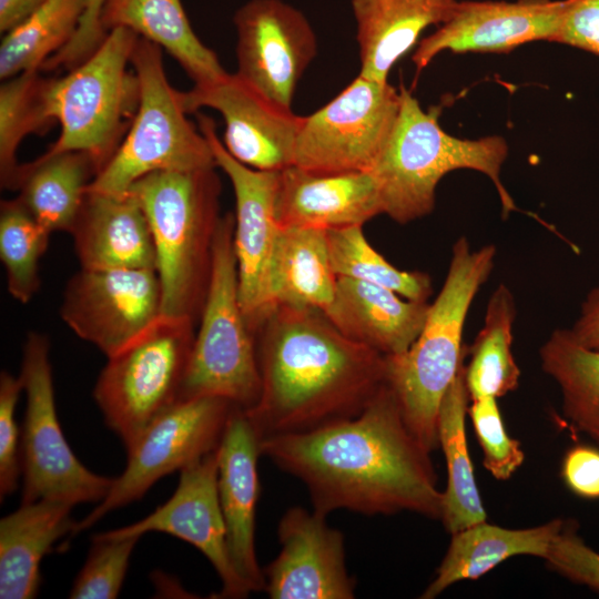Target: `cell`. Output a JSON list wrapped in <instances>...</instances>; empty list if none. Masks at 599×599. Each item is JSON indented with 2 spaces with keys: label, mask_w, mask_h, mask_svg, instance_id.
Returning <instances> with one entry per match:
<instances>
[{
  "label": "cell",
  "mask_w": 599,
  "mask_h": 599,
  "mask_svg": "<svg viewBox=\"0 0 599 599\" xmlns=\"http://www.w3.org/2000/svg\"><path fill=\"white\" fill-rule=\"evenodd\" d=\"M261 456L306 486L313 510L367 516L402 511L440 519L443 491L427 450L387 385L356 416L263 438Z\"/></svg>",
  "instance_id": "obj_1"
},
{
  "label": "cell",
  "mask_w": 599,
  "mask_h": 599,
  "mask_svg": "<svg viewBox=\"0 0 599 599\" xmlns=\"http://www.w3.org/2000/svg\"><path fill=\"white\" fill-rule=\"evenodd\" d=\"M275 311L258 354L261 395L244 409L260 441L352 418L386 385L385 355L347 338L323 312Z\"/></svg>",
  "instance_id": "obj_2"
},
{
  "label": "cell",
  "mask_w": 599,
  "mask_h": 599,
  "mask_svg": "<svg viewBox=\"0 0 599 599\" xmlns=\"http://www.w3.org/2000/svg\"><path fill=\"white\" fill-rule=\"evenodd\" d=\"M495 258V245L471 250L465 236L458 237L444 285L429 306L422 332L406 352L385 356L386 385L408 428L430 453L439 446L441 399L464 365L466 316Z\"/></svg>",
  "instance_id": "obj_3"
},
{
  "label": "cell",
  "mask_w": 599,
  "mask_h": 599,
  "mask_svg": "<svg viewBox=\"0 0 599 599\" xmlns=\"http://www.w3.org/2000/svg\"><path fill=\"white\" fill-rule=\"evenodd\" d=\"M399 90L402 102L396 124L368 171L376 182L383 214L400 224L430 214L439 181L460 169L488 176L496 187L504 215L515 211V202L500 180L508 155L505 138L450 135L438 122V108L424 110L405 87Z\"/></svg>",
  "instance_id": "obj_4"
},
{
  "label": "cell",
  "mask_w": 599,
  "mask_h": 599,
  "mask_svg": "<svg viewBox=\"0 0 599 599\" xmlns=\"http://www.w3.org/2000/svg\"><path fill=\"white\" fill-rule=\"evenodd\" d=\"M126 193L139 203L152 231L162 314L194 323L204 304L221 220L215 167L153 172Z\"/></svg>",
  "instance_id": "obj_5"
},
{
  "label": "cell",
  "mask_w": 599,
  "mask_h": 599,
  "mask_svg": "<svg viewBox=\"0 0 599 599\" xmlns=\"http://www.w3.org/2000/svg\"><path fill=\"white\" fill-rule=\"evenodd\" d=\"M138 39L129 29L114 28L87 60L63 77L50 78L49 111L61 131L48 152L87 153L98 173L109 163L140 103L131 63Z\"/></svg>",
  "instance_id": "obj_6"
},
{
  "label": "cell",
  "mask_w": 599,
  "mask_h": 599,
  "mask_svg": "<svg viewBox=\"0 0 599 599\" xmlns=\"http://www.w3.org/2000/svg\"><path fill=\"white\" fill-rule=\"evenodd\" d=\"M234 222L233 213L221 216L214 235L200 329L177 400L213 396L246 410L258 400L262 380L258 355L240 302Z\"/></svg>",
  "instance_id": "obj_7"
},
{
  "label": "cell",
  "mask_w": 599,
  "mask_h": 599,
  "mask_svg": "<svg viewBox=\"0 0 599 599\" xmlns=\"http://www.w3.org/2000/svg\"><path fill=\"white\" fill-rule=\"evenodd\" d=\"M131 63L140 83L138 111L115 154L88 190L121 195L153 172L216 167L206 138L187 119L182 92L169 82L162 49L139 37Z\"/></svg>",
  "instance_id": "obj_8"
},
{
  "label": "cell",
  "mask_w": 599,
  "mask_h": 599,
  "mask_svg": "<svg viewBox=\"0 0 599 599\" xmlns=\"http://www.w3.org/2000/svg\"><path fill=\"white\" fill-rule=\"evenodd\" d=\"M193 322L159 316L108 357L93 388L106 426L128 450L179 399L193 342Z\"/></svg>",
  "instance_id": "obj_9"
},
{
  "label": "cell",
  "mask_w": 599,
  "mask_h": 599,
  "mask_svg": "<svg viewBox=\"0 0 599 599\" xmlns=\"http://www.w3.org/2000/svg\"><path fill=\"white\" fill-rule=\"evenodd\" d=\"M19 377L27 396L21 432V502L40 499L100 502L113 478L89 470L71 450L59 423L45 335L31 332L23 344Z\"/></svg>",
  "instance_id": "obj_10"
},
{
  "label": "cell",
  "mask_w": 599,
  "mask_h": 599,
  "mask_svg": "<svg viewBox=\"0 0 599 599\" xmlns=\"http://www.w3.org/2000/svg\"><path fill=\"white\" fill-rule=\"evenodd\" d=\"M400 90L361 74L326 105L303 116L292 165L315 174L368 172L400 110Z\"/></svg>",
  "instance_id": "obj_11"
},
{
  "label": "cell",
  "mask_w": 599,
  "mask_h": 599,
  "mask_svg": "<svg viewBox=\"0 0 599 599\" xmlns=\"http://www.w3.org/2000/svg\"><path fill=\"white\" fill-rule=\"evenodd\" d=\"M234 406L224 398L200 396L177 400L160 414L126 450L123 473L113 478L99 505L75 524L73 535L142 498L162 477L215 451Z\"/></svg>",
  "instance_id": "obj_12"
},
{
  "label": "cell",
  "mask_w": 599,
  "mask_h": 599,
  "mask_svg": "<svg viewBox=\"0 0 599 599\" xmlns=\"http://www.w3.org/2000/svg\"><path fill=\"white\" fill-rule=\"evenodd\" d=\"M196 116L216 166L227 175L234 191L233 242L240 302L252 331L275 311L270 294V267L281 227L275 216L280 171L255 170L238 162L217 138L213 119L203 113Z\"/></svg>",
  "instance_id": "obj_13"
},
{
  "label": "cell",
  "mask_w": 599,
  "mask_h": 599,
  "mask_svg": "<svg viewBox=\"0 0 599 599\" xmlns=\"http://www.w3.org/2000/svg\"><path fill=\"white\" fill-rule=\"evenodd\" d=\"M60 315L77 336L110 357L162 315L158 271L81 267L67 284Z\"/></svg>",
  "instance_id": "obj_14"
},
{
  "label": "cell",
  "mask_w": 599,
  "mask_h": 599,
  "mask_svg": "<svg viewBox=\"0 0 599 599\" xmlns=\"http://www.w3.org/2000/svg\"><path fill=\"white\" fill-rule=\"evenodd\" d=\"M236 74L274 102L292 108L296 87L317 54L305 14L283 0H248L234 13Z\"/></svg>",
  "instance_id": "obj_15"
},
{
  "label": "cell",
  "mask_w": 599,
  "mask_h": 599,
  "mask_svg": "<svg viewBox=\"0 0 599 599\" xmlns=\"http://www.w3.org/2000/svg\"><path fill=\"white\" fill-rule=\"evenodd\" d=\"M189 113L209 108L221 113L223 145L238 162L261 171H281L292 165L303 116L283 106L241 79L236 73L182 91Z\"/></svg>",
  "instance_id": "obj_16"
},
{
  "label": "cell",
  "mask_w": 599,
  "mask_h": 599,
  "mask_svg": "<svg viewBox=\"0 0 599 599\" xmlns=\"http://www.w3.org/2000/svg\"><path fill=\"white\" fill-rule=\"evenodd\" d=\"M567 0H463L449 18L416 45L417 73L439 53H504L535 42H554Z\"/></svg>",
  "instance_id": "obj_17"
},
{
  "label": "cell",
  "mask_w": 599,
  "mask_h": 599,
  "mask_svg": "<svg viewBox=\"0 0 599 599\" xmlns=\"http://www.w3.org/2000/svg\"><path fill=\"white\" fill-rule=\"evenodd\" d=\"M151 531L175 536L196 547L222 581L217 598H245L252 592L230 558L217 491L216 450L181 469L174 494L149 516L106 532L142 536Z\"/></svg>",
  "instance_id": "obj_18"
},
{
  "label": "cell",
  "mask_w": 599,
  "mask_h": 599,
  "mask_svg": "<svg viewBox=\"0 0 599 599\" xmlns=\"http://www.w3.org/2000/svg\"><path fill=\"white\" fill-rule=\"evenodd\" d=\"M326 516L302 507L281 518V551L265 568V591L272 599H352L355 581L345 564L343 534Z\"/></svg>",
  "instance_id": "obj_19"
},
{
  "label": "cell",
  "mask_w": 599,
  "mask_h": 599,
  "mask_svg": "<svg viewBox=\"0 0 599 599\" xmlns=\"http://www.w3.org/2000/svg\"><path fill=\"white\" fill-rule=\"evenodd\" d=\"M260 438L245 410L234 406L216 449L217 491L233 567L251 591L265 589L255 551V515L260 493Z\"/></svg>",
  "instance_id": "obj_20"
},
{
  "label": "cell",
  "mask_w": 599,
  "mask_h": 599,
  "mask_svg": "<svg viewBox=\"0 0 599 599\" xmlns=\"http://www.w3.org/2000/svg\"><path fill=\"white\" fill-rule=\"evenodd\" d=\"M383 214L370 172L315 174L291 165L278 173L275 216L280 226L324 231L362 226Z\"/></svg>",
  "instance_id": "obj_21"
},
{
  "label": "cell",
  "mask_w": 599,
  "mask_h": 599,
  "mask_svg": "<svg viewBox=\"0 0 599 599\" xmlns=\"http://www.w3.org/2000/svg\"><path fill=\"white\" fill-rule=\"evenodd\" d=\"M82 268H154L156 252L149 221L129 194L87 190L69 232Z\"/></svg>",
  "instance_id": "obj_22"
},
{
  "label": "cell",
  "mask_w": 599,
  "mask_h": 599,
  "mask_svg": "<svg viewBox=\"0 0 599 599\" xmlns=\"http://www.w3.org/2000/svg\"><path fill=\"white\" fill-rule=\"evenodd\" d=\"M429 306L376 284L337 276L324 314L347 338L388 356L406 352L415 342Z\"/></svg>",
  "instance_id": "obj_23"
},
{
  "label": "cell",
  "mask_w": 599,
  "mask_h": 599,
  "mask_svg": "<svg viewBox=\"0 0 599 599\" xmlns=\"http://www.w3.org/2000/svg\"><path fill=\"white\" fill-rule=\"evenodd\" d=\"M458 0H351L359 51V74L388 82L393 67L420 41L432 26H440Z\"/></svg>",
  "instance_id": "obj_24"
},
{
  "label": "cell",
  "mask_w": 599,
  "mask_h": 599,
  "mask_svg": "<svg viewBox=\"0 0 599 599\" xmlns=\"http://www.w3.org/2000/svg\"><path fill=\"white\" fill-rule=\"evenodd\" d=\"M73 505L51 499L22 504L0 520V598H34L40 564L63 536L73 535Z\"/></svg>",
  "instance_id": "obj_25"
},
{
  "label": "cell",
  "mask_w": 599,
  "mask_h": 599,
  "mask_svg": "<svg viewBox=\"0 0 599 599\" xmlns=\"http://www.w3.org/2000/svg\"><path fill=\"white\" fill-rule=\"evenodd\" d=\"M562 525V519H554L536 527L509 529L485 520L453 534L435 579L420 598L434 599L454 583L478 579L515 556L545 559Z\"/></svg>",
  "instance_id": "obj_26"
},
{
  "label": "cell",
  "mask_w": 599,
  "mask_h": 599,
  "mask_svg": "<svg viewBox=\"0 0 599 599\" xmlns=\"http://www.w3.org/2000/svg\"><path fill=\"white\" fill-rule=\"evenodd\" d=\"M105 31L125 28L169 52L194 84L224 77L219 57L195 34L181 0H104Z\"/></svg>",
  "instance_id": "obj_27"
},
{
  "label": "cell",
  "mask_w": 599,
  "mask_h": 599,
  "mask_svg": "<svg viewBox=\"0 0 599 599\" xmlns=\"http://www.w3.org/2000/svg\"><path fill=\"white\" fill-rule=\"evenodd\" d=\"M337 276L333 271L327 233L302 226H281L270 267L274 309H317L331 305Z\"/></svg>",
  "instance_id": "obj_28"
},
{
  "label": "cell",
  "mask_w": 599,
  "mask_h": 599,
  "mask_svg": "<svg viewBox=\"0 0 599 599\" xmlns=\"http://www.w3.org/2000/svg\"><path fill=\"white\" fill-rule=\"evenodd\" d=\"M97 174L87 153L47 151L22 163L17 197L49 232H70Z\"/></svg>",
  "instance_id": "obj_29"
},
{
  "label": "cell",
  "mask_w": 599,
  "mask_h": 599,
  "mask_svg": "<svg viewBox=\"0 0 599 599\" xmlns=\"http://www.w3.org/2000/svg\"><path fill=\"white\" fill-rule=\"evenodd\" d=\"M469 402L463 365L446 390L438 413V443L447 466L440 520L451 535L487 518L466 441L465 417Z\"/></svg>",
  "instance_id": "obj_30"
},
{
  "label": "cell",
  "mask_w": 599,
  "mask_h": 599,
  "mask_svg": "<svg viewBox=\"0 0 599 599\" xmlns=\"http://www.w3.org/2000/svg\"><path fill=\"white\" fill-rule=\"evenodd\" d=\"M539 358L560 389L565 418L599 444V349L580 344L569 328H557L540 346Z\"/></svg>",
  "instance_id": "obj_31"
},
{
  "label": "cell",
  "mask_w": 599,
  "mask_h": 599,
  "mask_svg": "<svg viewBox=\"0 0 599 599\" xmlns=\"http://www.w3.org/2000/svg\"><path fill=\"white\" fill-rule=\"evenodd\" d=\"M516 303L511 291L499 284L489 297L484 324L468 353L465 383L469 400L502 397L519 385L520 369L512 353Z\"/></svg>",
  "instance_id": "obj_32"
},
{
  "label": "cell",
  "mask_w": 599,
  "mask_h": 599,
  "mask_svg": "<svg viewBox=\"0 0 599 599\" xmlns=\"http://www.w3.org/2000/svg\"><path fill=\"white\" fill-rule=\"evenodd\" d=\"M88 0H45L0 44V79L41 70L75 34Z\"/></svg>",
  "instance_id": "obj_33"
},
{
  "label": "cell",
  "mask_w": 599,
  "mask_h": 599,
  "mask_svg": "<svg viewBox=\"0 0 599 599\" xmlns=\"http://www.w3.org/2000/svg\"><path fill=\"white\" fill-rule=\"evenodd\" d=\"M50 78L41 70L22 72L0 85V183L17 190L21 163L17 151L29 134H42L55 122L49 111Z\"/></svg>",
  "instance_id": "obj_34"
},
{
  "label": "cell",
  "mask_w": 599,
  "mask_h": 599,
  "mask_svg": "<svg viewBox=\"0 0 599 599\" xmlns=\"http://www.w3.org/2000/svg\"><path fill=\"white\" fill-rule=\"evenodd\" d=\"M50 234L18 200L0 204V258L9 294L29 303L40 287L39 263L49 246Z\"/></svg>",
  "instance_id": "obj_35"
},
{
  "label": "cell",
  "mask_w": 599,
  "mask_h": 599,
  "mask_svg": "<svg viewBox=\"0 0 599 599\" xmlns=\"http://www.w3.org/2000/svg\"><path fill=\"white\" fill-rule=\"evenodd\" d=\"M326 233L331 264L336 276L376 284L407 300L427 301L432 293L429 277L420 272L393 266L370 246L362 226L334 229Z\"/></svg>",
  "instance_id": "obj_36"
},
{
  "label": "cell",
  "mask_w": 599,
  "mask_h": 599,
  "mask_svg": "<svg viewBox=\"0 0 599 599\" xmlns=\"http://www.w3.org/2000/svg\"><path fill=\"white\" fill-rule=\"evenodd\" d=\"M141 536L95 534L87 560L74 579L70 598L113 599L121 591L132 551Z\"/></svg>",
  "instance_id": "obj_37"
},
{
  "label": "cell",
  "mask_w": 599,
  "mask_h": 599,
  "mask_svg": "<svg viewBox=\"0 0 599 599\" xmlns=\"http://www.w3.org/2000/svg\"><path fill=\"white\" fill-rule=\"evenodd\" d=\"M467 413L483 450L485 468L498 480L509 479L522 465L525 454L520 443L508 435L497 398L473 399Z\"/></svg>",
  "instance_id": "obj_38"
},
{
  "label": "cell",
  "mask_w": 599,
  "mask_h": 599,
  "mask_svg": "<svg viewBox=\"0 0 599 599\" xmlns=\"http://www.w3.org/2000/svg\"><path fill=\"white\" fill-rule=\"evenodd\" d=\"M545 561L560 576L599 593V552L579 536L576 522L564 520Z\"/></svg>",
  "instance_id": "obj_39"
},
{
  "label": "cell",
  "mask_w": 599,
  "mask_h": 599,
  "mask_svg": "<svg viewBox=\"0 0 599 599\" xmlns=\"http://www.w3.org/2000/svg\"><path fill=\"white\" fill-rule=\"evenodd\" d=\"M23 390L20 377L7 370L0 374V497L11 495L21 476L19 428L16 408Z\"/></svg>",
  "instance_id": "obj_40"
},
{
  "label": "cell",
  "mask_w": 599,
  "mask_h": 599,
  "mask_svg": "<svg viewBox=\"0 0 599 599\" xmlns=\"http://www.w3.org/2000/svg\"><path fill=\"white\" fill-rule=\"evenodd\" d=\"M104 0H88L80 26L71 41L52 55L47 65L50 70H71L87 60L104 41L108 31L101 23Z\"/></svg>",
  "instance_id": "obj_41"
},
{
  "label": "cell",
  "mask_w": 599,
  "mask_h": 599,
  "mask_svg": "<svg viewBox=\"0 0 599 599\" xmlns=\"http://www.w3.org/2000/svg\"><path fill=\"white\" fill-rule=\"evenodd\" d=\"M554 42L599 57V0H567Z\"/></svg>",
  "instance_id": "obj_42"
},
{
  "label": "cell",
  "mask_w": 599,
  "mask_h": 599,
  "mask_svg": "<svg viewBox=\"0 0 599 599\" xmlns=\"http://www.w3.org/2000/svg\"><path fill=\"white\" fill-rule=\"evenodd\" d=\"M561 477L575 495L586 499H599V448L576 445L565 455Z\"/></svg>",
  "instance_id": "obj_43"
},
{
  "label": "cell",
  "mask_w": 599,
  "mask_h": 599,
  "mask_svg": "<svg viewBox=\"0 0 599 599\" xmlns=\"http://www.w3.org/2000/svg\"><path fill=\"white\" fill-rule=\"evenodd\" d=\"M569 331L580 344L599 349V285L586 295Z\"/></svg>",
  "instance_id": "obj_44"
},
{
  "label": "cell",
  "mask_w": 599,
  "mask_h": 599,
  "mask_svg": "<svg viewBox=\"0 0 599 599\" xmlns=\"http://www.w3.org/2000/svg\"><path fill=\"white\" fill-rule=\"evenodd\" d=\"M45 0H0V31L7 33L29 16Z\"/></svg>",
  "instance_id": "obj_45"
}]
</instances>
